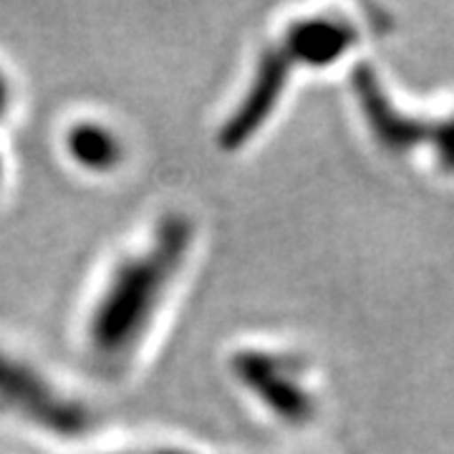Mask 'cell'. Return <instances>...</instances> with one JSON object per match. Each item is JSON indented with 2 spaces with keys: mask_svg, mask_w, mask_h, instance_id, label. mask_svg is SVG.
Returning <instances> with one entry per match:
<instances>
[{
  "mask_svg": "<svg viewBox=\"0 0 454 454\" xmlns=\"http://www.w3.org/2000/svg\"><path fill=\"white\" fill-rule=\"evenodd\" d=\"M195 245V217L184 210H164L109 260L79 324V346L94 372L116 379L145 356Z\"/></svg>",
  "mask_w": 454,
  "mask_h": 454,
  "instance_id": "cell-1",
  "label": "cell"
},
{
  "mask_svg": "<svg viewBox=\"0 0 454 454\" xmlns=\"http://www.w3.org/2000/svg\"><path fill=\"white\" fill-rule=\"evenodd\" d=\"M358 38L361 31L340 16L301 18L286 26V31L258 56L238 104L217 129V146L223 152H240L250 145L280 106L291 76L303 68L336 64L356 46Z\"/></svg>",
  "mask_w": 454,
  "mask_h": 454,
  "instance_id": "cell-2",
  "label": "cell"
},
{
  "mask_svg": "<svg viewBox=\"0 0 454 454\" xmlns=\"http://www.w3.org/2000/svg\"><path fill=\"white\" fill-rule=\"evenodd\" d=\"M0 417L56 442H83L98 424L89 399L11 346H0Z\"/></svg>",
  "mask_w": 454,
  "mask_h": 454,
  "instance_id": "cell-3",
  "label": "cell"
},
{
  "mask_svg": "<svg viewBox=\"0 0 454 454\" xmlns=\"http://www.w3.org/2000/svg\"><path fill=\"white\" fill-rule=\"evenodd\" d=\"M351 89L356 94L364 124L379 145L396 154L427 152L442 172L454 175V114L419 116L402 112L391 104L379 74L369 66H358L354 71Z\"/></svg>",
  "mask_w": 454,
  "mask_h": 454,
  "instance_id": "cell-4",
  "label": "cell"
},
{
  "mask_svg": "<svg viewBox=\"0 0 454 454\" xmlns=\"http://www.w3.org/2000/svg\"><path fill=\"white\" fill-rule=\"evenodd\" d=\"M230 373L262 409L286 424H306L316 414L309 364L293 351L250 346L230 356Z\"/></svg>",
  "mask_w": 454,
  "mask_h": 454,
  "instance_id": "cell-5",
  "label": "cell"
},
{
  "mask_svg": "<svg viewBox=\"0 0 454 454\" xmlns=\"http://www.w3.org/2000/svg\"><path fill=\"white\" fill-rule=\"evenodd\" d=\"M59 146L68 167L91 179L116 177L127 169L131 160L127 134L97 114L68 119L61 129Z\"/></svg>",
  "mask_w": 454,
  "mask_h": 454,
  "instance_id": "cell-6",
  "label": "cell"
},
{
  "mask_svg": "<svg viewBox=\"0 0 454 454\" xmlns=\"http://www.w3.org/2000/svg\"><path fill=\"white\" fill-rule=\"evenodd\" d=\"M18 106V86L11 68L0 61V127L13 119Z\"/></svg>",
  "mask_w": 454,
  "mask_h": 454,
  "instance_id": "cell-7",
  "label": "cell"
},
{
  "mask_svg": "<svg viewBox=\"0 0 454 454\" xmlns=\"http://www.w3.org/2000/svg\"><path fill=\"white\" fill-rule=\"evenodd\" d=\"M83 454H200L195 450L179 447V444H124V447H112V450H97V452Z\"/></svg>",
  "mask_w": 454,
  "mask_h": 454,
  "instance_id": "cell-8",
  "label": "cell"
},
{
  "mask_svg": "<svg viewBox=\"0 0 454 454\" xmlns=\"http://www.w3.org/2000/svg\"><path fill=\"white\" fill-rule=\"evenodd\" d=\"M8 182H11V160H8V152L0 146V195L5 192Z\"/></svg>",
  "mask_w": 454,
  "mask_h": 454,
  "instance_id": "cell-9",
  "label": "cell"
}]
</instances>
